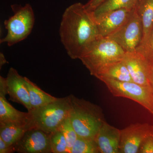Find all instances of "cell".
Segmentation results:
<instances>
[{
    "mask_svg": "<svg viewBox=\"0 0 153 153\" xmlns=\"http://www.w3.org/2000/svg\"><path fill=\"white\" fill-rule=\"evenodd\" d=\"M135 9L142 25L143 37L141 45L147 39L153 28V0H138Z\"/></svg>",
    "mask_w": 153,
    "mask_h": 153,
    "instance_id": "15",
    "label": "cell"
},
{
    "mask_svg": "<svg viewBox=\"0 0 153 153\" xmlns=\"http://www.w3.org/2000/svg\"><path fill=\"white\" fill-rule=\"evenodd\" d=\"M106 1L107 0H90L88 2L84 4V6L87 11L92 13Z\"/></svg>",
    "mask_w": 153,
    "mask_h": 153,
    "instance_id": "25",
    "label": "cell"
},
{
    "mask_svg": "<svg viewBox=\"0 0 153 153\" xmlns=\"http://www.w3.org/2000/svg\"><path fill=\"white\" fill-rule=\"evenodd\" d=\"M6 81L10 100L23 105L28 111H30L32 108L25 77L19 74L16 69L11 67L9 69Z\"/></svg>",
    "mask_w": 153,
    "mask_h": 153,
    "instance_id": "11",
    "label": "cell"
},
{
    "mask_svg": "<svg viewBox=\"0 0 153 153\" xmlns=\"http://www.w3.org/2000/svg\"><path fill=\"white\" fill-rule=\"evenodd\" d=\"M6 95L0 94V123H28L29 112L19 111L7 100Z\"/></svg>",
    "mask_w": 153,
    "mask_h": 153,
    "instance_id": "14",
    "label": "cell"
},
{
    "mask_svg": "<svg viewBox=\"0 0 153 153\" xmlns=\"http://www.w3.org/2000/svg\"><path fill=\"white\" fill-rule=\"evenodd\" d=\"M139 153H153V125H151L149 133L141 145Z\"/></svg>",
    "mask_w": 153,
    "mask_h": 153,
    "instance_id": "24",
    "label": "cell"
},
{
    "mask_svg": "<svg viewBox=\"0 0 153 153\" xmlns=\"http://www.w3.org/2000/svg\"><path fill=\"white\" fill-rule=\"evenodd\" d=\"M70 95L69 118L78 137L95 139L105 122L101 109L90 102Z\"/></svg>",
    "mask_w": 153,
    "mask_h": 153,
    "instance_id": "3",
    "label": "cell"
},
{
    "mask_svg": "<svg viewBox=\"0 0 153 153\" xmlns=\"http://www.w3.org/2000/svg\"><path fill=\"white\" fill-rule=\"evenodd\" d=\"M7 63V61L5 59L4 54L2 53H1L0 54V66L1 67L4 64H5Z\"/></svg>",
    "mask_w": 153,
    "mask_h": 153,
    "instance_id": "28",
    "label": "cell"
},
{
    "mask_svg": "<svg viewBox=\"0 0 153 153\" xmlns=\"http://www.w3.org/2000/svg\"><path fill=\"white\" fill-rule=\"evenodd\" d=\"M14 14L4 22L7 30L4 38L1 39V44L6 43L12 46L27 38L33 30L35 18L33 8L30 4L22 6H11Z\"/></svg>",
    "mask_w": 153,
    "mask_h": 153,
    "instance_id": "5",
    "label": "cell"
},
{
    "mask_svg": "<svg viewBox=\"0 0 153 153\" xmlns=\"http://www.w3.org/2000/svg\"><path fill=\"white\" fill-rule=\"evenodd\" d=\"M16 152L15 146L8 145L0 137V153H10Z\"/></svg>",
    "mask_w": 153,
    "mask_h": 153,
    "instance_id": "26",
    "label": "cell"
},
{
    "mask_svg": "<svg viewBox=\"0 0 153 153\" xmlns=\"http://www.w3.org/2000/svg\"><path fill=\"white\" fill-rule=\"evenodd\" d=\"M137 1L138 0H107L91 13L95 20L113 11L134 8Z\"/></svg>",
    "mask_w": 153,
    "mask_h": 153,
    "instance_id": "19",
    "label": "cell"
},
{
    "mask_svg": "<svg viewBox=\"0 0 153 153\" xmlns=\"http://www.w3.org/2000/svg\"><path fill=\"white\" fill-rule=\"evenodd\" d=\"M123 60L133 82L151 90L149 80L150 64L144 56L137 52H126Z\"/></svg>",
    "mask_w": 153,
    "mask_h": 153,
    "instance_id": "10",
    "label": "cell"
},
{
    "mask_svg": "<svg viewBox=\"0 0 153 153\" xmlns=\"http://www.w3.org/2000/svg\"><path fill=\"white\" fill-rule=\"evenodd\" d=\"M58 130L62 132L64 136L67 143L68 153H70L71 148L77 139L78 135L72 125L69 117L62 123Z\"/></svg>",
    "mask_w": 153,
    "mask_h": 153,
    "instance_id": "22",
    "label": "cell"
},
{
    "mask_svg": "<svg viewBox=\"0 0 153 153\" xmlns=\"http://www.w3.org/2000/svg\"><path fill=\"white\" fill-rule=\"evenodd\" d=\"M71 95L57 98L44 106L28 111L30 128L41 130L50 134L58 130L62 123L69 117Z\"/></svg>",
    "mask_w": 153,
    "mask_h": 153,
    "instance_id": "4",
    "label": "cell"
},
{
    "mask_svg": "<svg viewBox=\"0 0 153 153\" xmlns=\"http://www.w3.org/2000/svg\"><path fill=\"white\" fill-rule=\"evenodd\" d=\"M25 79L32 110L44 106L57 99V97L52 96L42 90L27 77H25Z\"/></svg>",
    "mask_w": 153,
    "mask_h": 153,
    "instance_id": "17",
    "label": "cell"
},
{
    "mask_svg": "<svg viewBox=\"0 0 153 153\" xmlns=\"http://www.w3.org/2000/svg\"><path fill=\"white\" fill-rule=\"evenodd\" d=\"M30 129L29 123H0V137L8 145L15 146Z\"/></svg>",
    "mask_w": 153,
    "mask_h": 153,
    "instance_id": "16",
    "label": "cell"
},
{
    "mask_svg": "<svg viewBox=\"0 0 153 153\" xmlns=\"http://www.w3.org/2000/svg\"><path fill=\"white\" fill-rule=\"evenodd\" d=\"M99 79L104 82L114 96L131 99L153 114V95L150 89L134 82H122L105 77Z\"/></svg>",
    "mask_w": 153,
    "mask_h": 153,
    "instance_id": "6",
    "label": "cell"
},
{
    "mask_svg": "<svg viewBox=\"0 0 153 153\" xmlns=\"http://www.w3.org/2000/svg\"><path fill=\"white\" fill-rule=\"evenodd\" d=\"M59 35L68 56L79 59L85 49L99 37L92 13L76 3L66 9L60 22Z\"/></svg>",
    "mask_w": 153,
    "mask_h": 153,
    "instance_id": "1",
    "label": "cell"
},
{
    "mask_svg": "<svg viewBox=\"0 0 153 153\" xmlns=\"http://www.w3.org/2000/svg\"><path fill=\"white\" fill-rule=\"evenodd\" d=\"M123 60L107 67L97 78L99 79L105 77L122 82H133L128 69Z\"/></svg>",
    "mask_w": 153,
    "mask_h": 153,
    "instance_id": "18",
    "label": "cell"
},
{
    "mask_svg": "<svg viewBox=\"0 0 153 153\" xmlns=\"http://www.w3.org/2000/svg\"><path fill=\"white\" fill-rule=\"evenodd\" d=\"M125 53L112 39L98 37L85 49L79 59L90 74L97 78L107 67L122 60Z\"/></svg>",
    "mask_w": 153,
    "mask_h": 153,
    "instance_id": "2",
    "label": "cell"
},
{
    "mask_svg": "<svg viewBox=\"0 0 153 153\" xmlns=\"http://www.w3.org/2000/svg\"><path fill=\"white\" fill-rule=\"evenodd\" d=\"M52 153H68L67 143L62 132L57 131L49 134Z\"/></svg>",
    "mask_w": 153,
    "mask_h": 153,
    "instance_id": "21",
    "label": "cell"
},
{
    "mask_svg": "<svg viewBox=\"0 0 153 153\" xmlns=\"http://www.w3.org/2000/svg\"><path fill=\"white\" fill-rule=\"evenodd\" d=\"M134 9L113 11L95 20L99 37H108L121 27L129 18Z\"/></svg>",
    "mask_w": 153,
    "mask_h": 153,
    "instance_id": "12",
    "label": "cell"
},
{
    "mask_svg": "<svg viewBox=\"0 0 153 153\" xmlns=\"http://www.w3.org/2000/svg\"><path fill=\"white\" fill-rule=\"evenodd\" d=\"M121 131L104 122L95 140L101 153H119Z\"/></svg>",
    "mask_w": 153,
    "mask_h": 153,
    "instance_id": "13",
    "label": "cell"
},
{
    "mask_svg": "<svg viewBox=\"0 0 153 153\" xmlns=\"http://www.w3.org/2000/svg\"><path fill=\"white\" fill-rule=\"evenodd\" d=\"M150 127L149 123L132 124L120 130L119 153H139Z\"/></svg>",
    "mask_w": 153,
    "mask_h": 153,
    "instance_id": "9",
    "label": "cell"
},
{
    "mask_svg": "<svg viewBox=\"0 0 153 153\" xmlns=\"http://www.w3.org/2000/svg\"><path fill=\"white\" fill-rule=\"evenodd\" d=\"M136 52L143 55L150 64L153 63V28L147 39L140 45Z\"/></svg>",
    "mask_w": 153,
    "mask_h": 153,
    "instance_id": "23",
    "label": "cell"
},
{
    "mask_svg": "<svg viewBox=\"0 0 153 153\" xmlns=\"http://www.w3.org/2000/svg\"><path fill=\"white\" fill-rule=\"evenodd\" d=\"M100 153L95 139L78 137L71 148L70 153Z\"/></svg>",
    "mask_w": 153,
    "mask_h": 153,
    "instance_id": "20",
    "label": "cell"
},
{
    "mask_svg": "<svg viewBox=\"0 0 153 153\" xmlns=\"http://www.w3.org/2000/svg\"><path fill=\"white\" fill-rule=\"evenodd\" d=\"M143 37L141 22L134 8L125 24L107 37L116 42L126 52H136L141 43Z\"/></svg>",
    "mask_w": 153,
    "mask_h": 153,
    "instance_id": "7",
    "label": "cell"
},
{
    "mask_svg": "<svg viewBox=\"0 0 153 153\" xmlns=\"http://www.w3.org/2000/svg\"><path fill=\"white\" fill-rule=\"evenodd\" d=\"M149 80L151 90H152V93L153 95V63L150 64Z\"/></svg>",
    "mask_w": 153,
    "mask_h": 153,
    "instance_id": "27",
    "label": "cell"
},
{
    "mask_svg": "<svg viewBox=\"0 0 153 153\" xmlns=\"http://www.w3.org/2000/svg\"><path fill=\"white\" fill-rule=\"evenodd\" d=\"M15 148L19 153H52L49 134L38 129L27 131Z\"/></svg>",
    "mask_w": 153,
    "mask_h": 153,
    "instance_id": "8",
    "label": "cell"
}]
</instances>
